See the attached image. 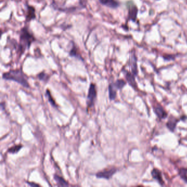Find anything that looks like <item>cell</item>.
<instances>
[{"label":"cell","instance_id":"1","mask_svg":"<svg viewBox=\"0 0 187 187\" xmlns=\"http://www.w3.org/2000/svg\"><path fill=\"white\" fill-rule=\"evenodd\" d=\"M2 78L7 80H12L19 83L24 87H29L27 75L21 69L11 70L3 74Z\"/></svg>","mask_w":187,"mask_h":187},{"label":"cell","instance_id":"2","mask_svg":"<svg viewBox=\"0 0 187 187\" xmlns=\"http://www.w3.org/2000/svg\"><path fill=\"white\" fill-rule=\"evenodd\" d=\"M35 41V38L27 27L23 28L20 32L19 45L18 46L20 54L30 48L32 43Z\"/></svg>","mask_w":187,"mask_h":187},{"label":"cell","instance_id":"3","mask_svg":"<svg viewBox=\"0 0 187 187\" xmlns=\"http://www.w3.org/2000/svg\"><path fill=\"white\" fill-rule=\"evenodd\" d=\"M97 97V91L94 83L90 85L87 96V109L93 107L95 104V100Z\"/></svg>","mask_w":187,"mask_h":187},{"label":"cell","instance_id":"4","mask_svg":"<svg viewBox=\"0 0 187 187\" xmlns=\"http://www.w3.org/2000/svg\"><path fill=\"white\" fill-rule=\"evenodd\" d=\"M117 168H106L102 171H100L99 172L96 173V177L99 178H104L106 180H109L110 178L113 177V176L117 172Z\"/></svg>","mask_w":187,"mask_h":187},{"label":"cell","instance_id":"5","mask_svg":"<svg viewBox=\"0 0 187 187\" xmlns=\"http://www.w3.org/2000/svg\"><path fill=\"white\" fill-rule=\"evenodd\" d=\"M124 73L127 82L129 83V85H130L134 89H136L137 88V84L135 79L136 76L127 70H124Z\"/></svg>","mask_w":187,"mask_h":187},{"label":"cell","instance_id":"6","mask_svg":"<svg viewBox=\"0 0 187 187\" xmlns=\"http://www.w3.org/2000/svg\"><path fill=\"white\" fill-rule=\"evenodd\" d=\"M153 110L158 118L161 120L166 119L168 117V114L167 112H166L165 110L164 109V108L161 105H156L155 107H154Z\"/></svg>","mask_w":187,"mask_h":187},{"label":"cell","instance_id":"7","mask_svg":"<svg viewBox=\"0 0 187 187\" xmlns=\"http://www.w3.org/2000/svg\"><path fill=\"white\" fill-rule=\"evenodd\" d=\"M151 175L153 179L155 180L161 185H164L165 182L163 180L162 173L158 168H153L151 172Z\"/></svg>","mask_w":187,"mask_h":187},{"label":"cell","instance_id":"8","mask_svg":"<svg viewBox=\"0 0 187 187\" xmlns=\"http://www.w3.org/2000/svg\"><path fill=\"white\" fill-rule=\"evenodd\" d=\"M137 58L134 53H132L130 59V64L131 68L132 73L135 76L138 75V66H137Z\"/></svg>","mask_w":187,"mask_h":187},{"label":"cell","instance_id":"9","mask_svg":"<svg viewBox=\"0 0 187 187\" xmlns=\"http://www.w3.org/2000/svg\"><path fill=\"white\" fill-rule=\"evenodd\" d=\"M138 12V9L135 5H132L129 6L128 18L132 22H136L137 15Z\"/></svg>","mask_w":187,"mask_h":187},{"label":"cell","instance_id":"10","mask_svg":"<svg viewBox=\"0 0 187 187\" xmlns=\"http://www.w3.org/2000/svg\"><path fill=\"white\" fill-rule=\"evenodd\" d=\"M180 121V120L177 118H176L175 117H170V119H168V121L166 123V127L170 131H175L176 127L177 126V124Z\"/></svg>","mask_w":187,"mask_h":187},{"label":"cell","instance_id":"11","mask_svg":"<svg viewBox=\"0 0 187 187\" xmlns=\"http://www.w3.org/2000/svg\"><path fill=\"white\" fill-rule=\"evenodd\" d=\"M27 15H26V20L27 22H30L32 20L36 18L35 15V9L34 7L30 6H27Z\"/></svg>","mask_w":187,"mask_h":187},{"label":"cell","instance_id":"12","mask_svg":"<svg viewBox=\"0 0 187 187\" xmlns=\"http://www.w3.org/2000/svg\"><path fill=\"white\" fill-rule=\"evenodd\" d=\"M102 5L110 8H117L119 6V3L116 0H99Z\"/></svg>","mask_w":187,"mask_h":187},{"label":"cell","instance_id":"13","mask_svg":"<svg viewBox=\"0 0 187 187\" xmlns=\"http://www.w3.org/2000/svg\"><path fill=\"white\" fill-rule=\"evenodd\" d=\"M54 179L56 181L57 184L58 186L61 187H66V186H69V185L68 182H66V180L64 179L62 177L58 175H54Z\"/></svg>","mask_w":187,"mask_h":187},{"label":"cell","instance_id":"14","mask_svg":"<svg viewBox=\"0 0 187 187\" xmlns=\"http://www.w3.org/2000/svg\"><path fill=\"white\" fill-rule=\"evenodd\" d=\"M109 96L110 100H114L117 97V89L115 88L113 83L110 84L109 86Z\"/></svg>","mask_w":187,"mask_h":187},{"label":"cell","instance_id":"15","mask_svg":"<svg viewBox=\"0 0 187 187\" xmlns=\"http://www.w3.org/2000/svg\"><path fill=\"white\" fill-rule=\"evenodd\" d=\"M69 55L71 57H75V58H78L79 59H83L81 56H80V54H79L78 49H77V47H76L75 45L74 44L73 45L72 48L71 49L70 52H69Z\"/></svg>","mask_w":187,"mask_h":187},{"label":"cell","instance_id":"16","mask_svg":"<svg viewBox=\"0 0 187 187\" xmlns=\"http://www.w3.org/2000/svg\"><path fill=\"white\" fill-rule=\"evenodd\" d=\"M113 84L117 90H122L125 87V86L126 85V82L122 79H119Z\"/></svg>","mask_w":187,"mask_h":187},{"label":"cell","instance_id":"17","mask_svg":"<svg viewBox=\"0 0 187 187\" xmlns=\"http://www.w3.org/2000/svg\"><path fill=\"white\" fill-rule=\"evenodd\" d=\"M178 175L182 180L187 183V168H181L178 171Z\"/></svg>","mask_w":187,"mask_h":187},{"label":"cell","instance_id":"18","mask_svg":"<svg viewBox=\"0 0 187 187\" xmlns=\"http://www.w3.org/2000/svg\"><path fill=\"white\" fill-rule=\"evenodd\" d=\"M22 148V146L21 144H18V145H15V146H13L11 148H10L8 152L11 154H15L17 153Z\"/></svg>","mask_w":187,"mask_h":187},{"label":"cell","instance_id":"19","mask_svg":"<svg viewBox=\"0 0 187 187\" xmlns=\"http://www.w3.org/2000/svg\"><path fill=\"white\" fill-rule=\"evenodd\" d=\"M46 95L47 97H48V99H49V102L51 103V105L52 106H53V107H57V105L56 104V102H55L54 100H53V97L51 96L49 90H47Z\"/></svg>","mask_w":187,"mask_h":187},{"label":"cell","instance_id":"20","mask_svg":"<svg viewBox=\"0 0 187 187\" xmlns=\"http://www.w3.org/2000/svg\"><path fill=\"white\" fill-rule=\"evenodd\" d=\"M38 78L40 80L47 81L49 79V75L46 73L42 72L39 74L38 75Z\"/></svg>","mask_w":187,"mask_h":187},{"label":"cell","instance_id":"21","mask_svg":"<svg viewBox=\"0 0 187 187\" xmlns=\"http://www.w3.org/2000/svg\"><path fill=\"white\" fill-rule=\"evenodd\" d=\"M163 58L166 61H172L175 59V56L172 54H165L163 56Z\"/></svg>","mask_w":187,"mask_h":187},{"label":"cell","instance_id":"22","mask_svg":"<svg viewBox=\"0 0 187 187\" xmlns=\"http://www.w3.org/2000/svg\"><path fill=\"white\" fill-rule=\"evenodd\" d=\"M27 184L28 185H29L30 186H32V187H36V186H37V187H39L40 186V185H37V184H36L35 183L33 182H27Z\"/></svg>","mask_w":187,"mask_h":187},{"label":"cell","instance_id":"23","mask_svg":"<svg viewBox=\"0 0 187 187\" xmlns=\"http://www.w3.org/2000/svg\"></svg>","mask_w":187,"mask_h":187}]
</instances>
